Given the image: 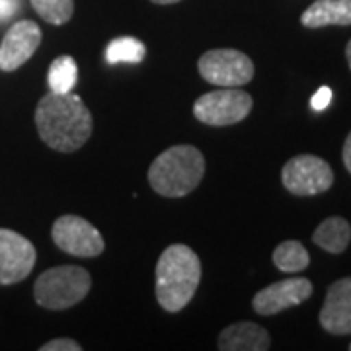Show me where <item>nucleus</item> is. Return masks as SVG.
Listing matches in <instances>:
<instances>
[{"instance_id": "5701e85b", "label": "nucleus", "mask_w": 351, "mask_h": 351, "mask_svg": "<svg viewBox=\"0 0 351 351\" xmlns=\"http://www.w3.org/2000/svg\"><path fill=\"white\" fill-rule=\"evenodd\" d=\"M341 158H343V164H346V168H348V172L351 174V133L346 138V143H343V152H341Z\"/></svg>"}, {"instance_id": "6e6552de", "label": "nucleus", "mask_w": 351, "mask_h": 351, "mask_svg": "<svg viewBox=\"0 0 351 351\" xmlns=\"http://www.w3.org/2000/svg\"><path fill=\"white\" fill-rule=\"evenodd\" d=\"M51 239L61 250L76 258H96L106 248L100 230L76 215L59 217L53 225Z\"/></svg>"}, {"instance_id": "f8f14e48", "label": "nucleus", "mask_w": 351, "mask_h": 351, "mask_svg": "<svg viewBox=\"0 0 351 351\" xmlns=\"http://www.w3.org/2000/svg\"><path fill=\"white\" fill-rule=\"evenodd\" d=\"M318 320L334 336L351 334V277H341L328 287Z\"/></svg>"}, {"instance_id": "9d476101", "label": "nucleus", "mask_w": 351, "mask_h": 351, "mask_svg": "<svg viewBox=\"0 0 351 351\" xmlns=\"http://www.w3.org/2000/svg\"><path fill=\"white\" fill-rule=\"evenodd\" d=\"M311 295H313V283L306 277H291L258 291L252 299V306L262 316H271L293 306H299L301 302L311 299Z\"/></svg>"}, {"instance_id": "423d86ee", "label": "nucleus", "mask_w": 351, "mask_h": 351, "mask_svg": "<svg viewBox=\"0 0 351 351\" xmlns=\"http://www.w3.org/2000/svg\"><path fill=\"white\" fill-rule=\"evenodd\" d=\"M199 75L215 86L240 88L254 78L252 59L239 49H211L201 55Z\"/></svg>"}, {"instance_id": "412c9836", "label": "nucleus", "mask_w": 351, "mask_h": 351, "mask_svg": "<svg viewBox=\"0 0 351 351\" xmlns=\"http://www.w3.org/2000/svg\"><path fill=\"white\" fill-rule=\"evenodd\" d=\"M330 101H332V90L328 86H322L316 90V94L311 100V106H313L314 112H322V110H326L328 106H330Z\"/></svg>"}, {"instance_id": "f3484780", "label": "nucleus", "mask_w": 351, "mask_h": 351, "mask_svg": "<svg viewBox=\"0 0 351 351\" xmlns=\"http://www.w3.org/2000/svg\"><path fill=\"white\" fill-rule=\"evenodd\" d=\"M76 78H78V66L71 55H61L51 63L49 73H47L51 92H57V94L71 92L75 88Z\"/></svg>"}, {"instance_id": "b1692460", "label": "nucleus", "mask_w": 351, "mask_h": 351, "mask_svg": "<svg viewBox=\"0 0 351 351\" xmlns=\"http://www.w3.org/2000/svg\"><path fill=\"white\" fill-rule=\"evenodd\" d=\"M154 4H176V2H180V0H151Z\"/></svg>"}, {"instance_id": "9b49d317", "label": "nucleus", "mask_w": 351, "mask_h": 351, "mask_svg": "<svg viewBox=\"0 0 351 351\" xmlns=\"http://www.w3.org/2000/svg\"><path fill=\"white\" fill-rule=\"evenodd\" d=\"M41 43V29L32 20H20L6 32L0 43V71L12 73L32 59Z\"/></svg>"}, {"instance_id": "6ab92c4d", "label": "nucleus", "mask_w": 351, "mask_h": 351, "mask_svg": "<svg viewBox=\"0 0 351 351\" xmlns=\"http://www.w3.org/2000/svg\"><path fill=\"white\" fill-rule=\"evenodd\" d=\"M34 10L51 25L66 24L75 12V0H29Z\"/></svg>"}, {"instance_id": "dca6fc26", "label": "nucleus", "mask_w": 351, "mask_h": 351, "mask_svg": "<svg viewBox=\"0 0 351 351\" xmlns=\"http://www.w3.org/2000/svg\"><path fill=\"white\" fill-rule=\"evenodd\" d=\"M274 263L283 274H299L308 267L311 256L299 240H285L274 250Z\"/></svg>"}, {"instance_id": "393cba45", "label": "nucleus", "mask_w": 351, "mask_h": 351, "mask_svg": "<svg viewBox=\"0 0 351 351\" xmlns=\"http://www.w3.org/2000/svg\"><path fill=\"white\" fill-rule=\"evenodd\" d=\"M346 57H348V63H350V69H351V41L348 43V47H346Z\"/></svg>"}, {"instance_id": "a211bd4d", "label": "nucleus", "mask_w": 351, "mask_h": 351, "mask_svg": "<svg viewBox=\"0 0 351 351\" xmlns=\"http://www.w3.org/2000/svg\"><path fill=\"white\" fill-rule=\"evenodd\" d=\"M145 57H147L145 43L135 38H129V36L113 39L106 47V61L110 64L141 63Z\"/></svg>"}, {"instance_id": "2eb2a0df", "label": "nucleus", "mask_w": 351, "mask_h": 351, "mask_svg": "<svg viewBox=\"0 0 351 351\" xmlns=\"http://www.w3.org/2000/svg\"><path fill=\"white\" fill-rule=\"evenodd\" d=\"M351 226L341 217H330L314 230L313 242L330 254H341L350 246Z\"/></svg>"}, {"instance_id": "f257e3e1", "label": "nucleus", "mask_w": 351, "mask_h": 351, "mask_svg": "<svg viewBox=\"0 0 351 351\" xmlns=\"http://www.w3.org/2000/svg\"><path fill=\"white\" fill-rule=\"evenodd\" d=\"M36 127L49 149L75 152L92 135V113L76 94L51 92L36 108Z\"/></svg>"}, {"instance_id": "1a4fd4ad", "label": "nucleus", "mask_w": 351, "mask_h": 351, "mask_svg": "<svg viewBox=\"0 0 351 351\" xmlns=\"http://www.w3.org/2000/svg\"><path fill=\"white\" fill-rule=\"evenodd\" d=\"M38 260L36 246L10 228H0V285H14L32 274Z\"/></svg>"}, {"instance_id": "4be33fe9", "label": "nucleus", "mask_w": 351, "mask_h": 351, "mask_svg": "<svg viewBox=\"0 0 351 351\" xmlns=\"http://www.w3.org/2000/svg\"><path fill=\"white\" fill-rule=\"evenodd\" d=\"M18 8L16 0H0V20H8Z\"/></svg>"}, {"instance_id": "39448f33", "label": "nucleus", "mask_w": 351, "mask_h": 351, "mask_svg": "<svg viewBox=\"0 0 351 351\" xmlns=\"http://www.w3.org/2000/svg\"><path fill=\"white\" fill-rule=\"evenodd\" d=\"M254 100L240 88H221L199 96L193 104V115L201 123L213 127L234 125L248 117Z\"/></svg>"}, {"instance_id": "f03ea898", "label": "nucleus", "mask_w": 351, "mask_h": 351, "mask_svg": "<svg viewBox=\"0 0 351 351\" xmlns=\"http://www.w3.org/2000/svg\"><path fill=\"white\" fill-rule=\"evenodd\" d=\"M199 256L186 244H172L156 262V301L168 313L188 306L199 287Z\"/></svg>"}, {"instance_id": "4468645a", "label": "nucleus", "mask_w": 351, "mask_h": 351, "mask_svg": "<svg viewBox=\"0 0 351 351\" xmlns=\"http://www.w3.org/2000/svg\"><path fill=\"white\" fill-rule=\"evenodd\" d=\"M304 27L351 25V0H316L301 16Z\"/></svg>"}, {"instance_id": "20e7f679", "label": "nucleus", "mask_w": 351, "mask_h": 351, "mask_svg": "<svg viewBox=\"0 0 351 351\" xmlns=\"http://www.w3.org/2000/svg\"><path fill=\"white\" fill-rule=\"evenodd\" d=\"M92 277L80 265H57L36 279L34 297L47 311H66L90 293Z\"/></svg>"}, {"instance_id": "0eeeda50", "label": "nucleus", "mask_w": 351, "mask_h": 351, "mask_svg": "<svg viewBox=\"0 0 351 351\" xmlns=\"http://www.w3.org/2000/svg\"><path fill=\"white\" fill-rule=\"evenodd\" d=\"M281 182L293 195L308 197L324 193L334 184L332 166L314 154L293 156L281 170Z\"/></svg>"}, {"instance_id": "ddd939ff", "label": "nucleus", "mask_w": 351, "mask_h": 351, "mask_svg": "<svg viewBox=\"0 0 351 351\" xmlns=\"http://www.w3.org/2000/svg\"><path fill=\"white\" fill-rule=\"evenodd\" d=\"M221 351H265L271 348L267 330L254 322H237L226 326L217 339Z\"/></svg>"}, {"instance_id": "7ed1b4c3", "label": "nucleus", "mask_w": 351, "mask_h": 351, "mask_svg": "<svg viewBox=\"0 0 351 351\" xmlns=\"http://www.w3.org/2000/svg\"><path fill=\"white\" fill-rule=\"evenodd\" d=\"M205 174V158L191 145H178L158 154L149 168V184L162 197H184Z\"/></svg>"}, {"instance_id": "a878e982", "label": "nucleus", "mask_w": 351, "mask_h": 351, "mask_svg": "<svg viewBox=\"0 0 351 351\" xmlns=\"http://www.w3.org/2000/svg\"><path fill=\"white\" fill-rule=\"evenodd\" d=\"M350 350H351V343H350Z\"/></svg>"}, {"instance_id": "aec40b11", "label": "nucleus", "mask_w": 351, "mask_h": 351, "mask_svg": "<svg viewBox=\"0 0 351 351\" xmlns=\"http://www.w3.org/2000/svg\"><path fill=\"white\" fill-rule=\"evenodd\" d=\"M41 351H80L82 350V346L73 338H55L47 341V343H43Z\"/></svg>"}]
</instances>
